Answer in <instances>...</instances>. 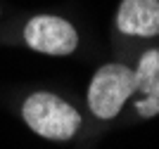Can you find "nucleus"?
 I'll return each instance as SVG.
<instances>
[{
	"instance_id": "nucleus-1",
	"label": "nucleus",
	"mask_w": 159,
	"mask_h": 149,
	"mask_svg": "<svg viewBox=\"0 0 159 149\" xmlns=\"http://www.w3.org/2000/svg\"><path fill=\"white\" fill-rule=\"evenodd\" d=\"M24 123L38 137L64 142L81 130L83 118L71 104L55 92H33L21 104Z\"/></svg>"
},
{
	"instance_id": "nucleus-3",
	"label": "nucleus",
	"mask_w": 159,
	"mask_h": 149,
	"mask_svg": "<svg viewBox=\"0 0 159 149\" xmlns=\"http://www.w3.org/2000/svg\"><path fill=\"white\" fill-rule=\"evenodd\" d=\"M24 43L40 55L66 57L79 47V31L62 17L38 14L24 26Z\"/></svg>"
},
{
	"instance_id": "nucleus-5",
	"label": "nucleus",
	"mask_w": 159,
	"mask_h": 149,
	"mask_svg": "<svg viewBox=\"0 0 159 149\" xmlns=\"http://www.w3.org/2000/svg\"><path fill=\"white\" fill-rule=\"evenodd\" d=\"M157 83H159V50L152 47V50L143 52V57L133 71V85H135L138 95H145Z\"/></svg>"
},
{
	"instance_id": "nucleus-6",
	"label": "nucleus",
	"mask_w": 159,
	"mask_h": 149,
	"mask_svg": "<svg viewBox=\"0 0 159 149\" xmlns=\"http://www.w3.org/2000/svg\"><path fill=\"white\" fill-rule=\"evenodd\" d=\"M135 114L140 118H152L159 114V83L150 92L140 95V99L135 102Z\"/></svg>"
},
{
	"instance_id": "nucleus-2",
	"label": "nucleus",
	"mask_w": 159,
	"mask_h": 149,
	"mask_svg": "<svg viewBox=\"0 0 159 149\" xmlns=\"http://www.w3.org/2000/svg\"><path fill=\"white\" fill-rule=\"evenodd\" d=\"M135 92L133 85V69L126 64L112 62V64L100 66L90 78L88 85V109L93 111L95 118L109 121V118L119 116L124 104L131 99Z\"/></svg>"
},
{
	"instance_id": "nucleus-4",
	"label": "nucleus",
	"mask_w": 159,
	"mask_h": 149,
	"mask_svg": "<svg viewBox=\"0 0 159 149\" xmlns=\"http://www.w3.org/2000/svg\"><path fill=\"white\" fill-rule=\"evenodd\" d=\"M116 28L126 36H159V0H121L116 10Z\"/></svg>"
}]
</instances>
